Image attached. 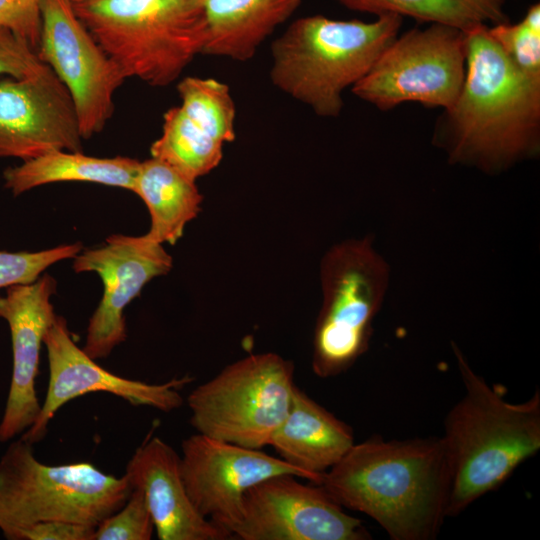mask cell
<instances>
[{"label": "cell", "mask_w": 540, "mask_h": 540, "mask_svg": "<svg viewBox=\"0 0 540 540\" xmlns=\"http://www.w3.org/2000/svg\"><path fill=\"white\" fill-rule=\"evenodd\" d=\"M452 473L442 437L354 443L320 480L341 507L377 522L392 540L434 539L447 516Z\"/></svg>", "instance_id": "obj_1"}, {"label": "cell", "mask_w": 540, "mask_h": 540, "mask_svg": "<svg viewBox=\"0 0 540 540\" xmlns=\"http://www.w3.org/2000/svg\"><path fill=\"white\" fill-rule=\"evenodd\" d=\"M464 32V84L439 117L433 139L451 162L496 172L539 150L540 81L511 63L488 26Z\"/></svg>", "instance_id": "obj_2"}, {"label": "cell", "mask_w": 540, "mask_h": 540, "mask_svg": "<svg viewBox=\"0 0 540 540\" xmlns=\"http://www.w3.org/2000/svg\"><path fill=\"white\" fill-rule=\"evenodd\" d=\"M453 347L464 394L446 415L441 436L452 473L447 516L498 489L540 450V391L508 401L504 386L488 384Z\"/></svg>", "instance_id": "obj_3"}, {"label": "cell", "mask_w": 540, "mask_h": 540, "mask_svg": "<svg viewBox=\"0 0 540 540\" xmlns=\"http://www.w3.org/2000/svg\"><path fill=\"white\" fill-rule=\"evenodd\" d=\"M403 18L372 22L311 15L294 20L271 45L272 84L324 118L338 117L343 92L357 84L399 35Z\"/></svg>", "instance_id": "obj_4"}, {"label": "cell", "mask_w": 540, "mask_h": 540, "mask_svg": "<svg viewBox=\"0 0 540 540\" xmlns=\"http://www.w3.org/2000/svg\"><path fill=\"white\" fill-rule=\"evenodd\" d=\"M78 18L126 78L154 87L176 81L204 54V0H82Z\"/></svg>", "instance_id": "obj_5"}, {"label": "cell", "mask_w": 540, "mask_h": 540, "mask_svg": "<svg viewBox=\"0 0 540 540\" xmlns=\"http://www.w3.org/2000/svg\"><path fill=\"white\" fill-rule=\"evenodd\" d=\"M33 444L12 441L0 458V531L18 540L25 529L46 521L95 528L128 499L125 475L106 474L88 462L48 465Z\"/></svg>", "instance_id": "obj_6"}, {"label": "cell", "mask_w": 540, "mask_h": 540, "mask_svg": "<svg viewBox=\"0 0 540 540\" xmlns=\"http://www.w3.org/2000/svg\"><path fill=\"white\" fill-rule=\"evenodd\" d=\"M388 278V266L369 238L345 240L324 255L320 265L323 301L311 360L317 377L342 374L368 350Z\"/></svg>", "instance_id": "obj_7"}, {"label": "cell", "mask_w": 540, "mask_h": 540, "mask_svg": "<svg viewBox=\"0 0 540 540\" xmlns=\"http://www.w3.org/2000/svg\"><path fill=\"white\" fill-rule=\"evenodd\" d=\"M294 365L277 353L251 354L224 367L187 397L197 433L261 449L285 418Z\"/></svg>", "instance_id": "obj_8"}, {"label": "cell", "mask_w": 540, "mask_h": 540, "mask_svg": "<svg viewBox=\"0 0 540 540\" xmlns=\"http://www.w3.org/2000/svg\"><path fill=\"white\" fill-rule=\"evenodd\" d=\"M465 76V32L431 23L398 35L351 90L382 111L405 102L445 110L459 96Z\"/></svg>", "instance_id": "obj_9"}, {"label": "cell", "mask_w": 540, "mask_h": 540, "mask_svg": "<svg viewBox=\"0 0 540 540\" xmlns=\"http://www.w3.org/2000/svg\"><path fill=\"white\" fill-rule=\"evenodd\" d=\"M37 50L66 86L82 139L100 133L114 111V94L126 76L75 13L72 0H41Z\"/></svg>", "instance_id": "obj_10"}, {"label": "cell", "mask_w": 540, "mask_h": 540, "mask_svg": "<svg viewBox=\"0 0 540 540\" xmlns=\"http://www.w3.org/2000/svg\"><path fill=\"white\" fill-rule=\"evenodd\" d=\"M180 470L198 512L233 537L242 517L245 493L276 475L308 480L306 474L278 456L200 433L184 439Z\"/></svg>", "instance_id": "obj_11"}, {"label": "cell", "mask_w": 540, "mask_h": 540, "mask_svg": "<svg viewBox=\"0 0 540 540\" xmlns=\"http://www.w3.org/2000/svg\"><path fill=\"white\" fill-rule=\"evenodd\" d=\"M294 475L272 476L244 495L233 532L241 540H366L360 519L344 511L318 484Z\"/></svg>", "instance_id": "obj_12"}, {"label": "cell", "mask_w": 540, "mask_h": 540, "mask_svg": "<svg viewBox=\"0 0 540 540\" xmlns=\"http://www.w3.org/2000/svg\"><path fill=\"white\" fill-rule=\"evenodd\" d=\"M47 350L49 381L45 400L34 423L21 438L31 444L41 441L50 421L66 403L88 393L103 392L120 397L133 406L162 412L180 408V389L192 381L185 376L154 384L121 377L104 369L73 340L65 318L56 315L43 340Z\"/></svg>", "instance_id": "obj_13"}, {"label": "cell", "mask_w": 540, "mask_h": 540, "mask_svg": "<svg viewBox=\"0 0 540 540\" xmlns=\"http://www.w3.org/2000/svg\"><path fill=\"white\" fill-rule=\"evenodd\" d=\"M172 265V257L163 245L146 235L114 234L102 247L74 257L75 272H96L104 286L103 296L89 320L83 347L91 358H106L126 340L125 308L148 282L167 274Z\"/></svg>", "instance_id": "obj_14"}, {"label": "cell", "mask_w": 540, "mask_h": 540, "mask_svg": "<svg viewBox=\"0 0 540 540\" xmlns=\"http://www.w3.org/2000/svg\"><path fill=\"white\" fill-rule=\"evenodd\" d=\"M81 141L70 93L49 66L33 76L0 80V158L81 151Z\"/></svg>", "instance_id": "obj_15"}, {"label": "cell", "mask_w": 540, "mask_h": 540, "mask_svg": "<svg viewBox=\"0 0 540 540\" xmlns=\"http://www.w3.org/2000/svg\"><path fill=\"white\" fill-rule=\"evenodd\" d=\"M56 286V280L44 274L32 283L7 287L5 295H0V319L8 324L12 346V374L0 421V442L22 435L40 412L36 379L44 336L56 316L51 302Z\"/></svg>", "instance_id": "obj_16"}, {"label": "cell", "mask_w": 540, "mask_h": 540, "mask_svg": "<svg viewBox=\"0 0 540 540\" xmlns=\"http://www.w3.org/2000/svg\"><path fill=\"white\" fill-rule=\"evenodd\" d=\"M144 494L159 540H225L228 535L192 503L180 470L179 454L154 436L139 446L124 474Z\"/></svg>", "instance_id": "obj_17"}, {"label": "cell", "mask_w": 540, "mask_h": 540, "mask_svg": "<svg viewBox=\"0 0 540 540\" xmlns=\"http://www.w3.org/2000/svg\"><path fill=\"white\" fill-rule=\"evenodd\" d=\"M355 443L352 428L294 386L288 412L270 438L277 456L319 484Z\"/></svg>", "instance_id": "obj_18"}, {"label": "cell", "mask_w": 540, "mask_h": 540, "mask_svg": "<svg viewBox=\"0 0 540 540\" xmlns=\"http://www.w3.org/2000/svg\"><path fill=\"white\" fill-rule=\"evenodd\" d=\"M302 0H204V54L245 62L296 11Z\"/></svg>", "instance_id": "obj_19"}, {"label": "cell", "mask_w": 540, "mask_h": 540, "mask_svg": "<svg viewBox=\"0 0 540 540\" xmlns=\"http://www.w3.org/2000/svg\"><path fill=\"white\" fill-rule=\"evenodd\" d=\"M140 161L123 156L99 158L81 151L51 150L3 172L13 196L56 182H90L134 190Z\"/></svg>", "instance_id": "obj_20"}, {"label": "cell", "mask_w": 540, "mask_h": 540, "mask_svg": "<svg viewBox=\"0 0 540 540\" xmlns=\"http://www.w3.org/2000/svg\"><path fill=\"white\" fill-rule=\"evenodd\" d=\"M133 192L150 214L151 225L145 235L162 245H173L182 237L185 226L200 212L203 200L196 180L153 157L140 162Z\"/></svg>", "instance_id": "obj_21"}, {"label": "cell", "mask_w": 540, "mask_h": 540, "mask_svg": "<svg viewBox=\"0 0 540 540\" xmlns=\"http://www.w3.org/2000/svg\"><path fill=\"white\" fill-rule=\"evenodd\" d=\"M361 13L394 14L420 22L453 26L462 31L509 21L507 0H334Z\"/></svg>", "instance_id": "obj_22"}, {"label": "cell", "mask_w": 540, "mask_h": 540, "mask_svg": "<svg viewBox=\"0 0 540 540\" xmlns=\"http://www.w3.org/2000/svg\"><path fill=\"white\" fill-rule=\"evenodd\" d=\"M224 144L175 106L163 116L162 133L150 146L151 157L197 180L215 169L223 158Z\"/></svg>", "instance_id": "obj_23"}, {"label": "cell", "mask_w": 540, "mask_h": 540, "mask_svg": "<svg viewBox=\"0 0 540 540\" xmlns=\"http://www.w3.org/2000/svg\"><path fill=\"white\" fill-rule=\"evenodd\" d=\"M184 112L213 138L235 140L236 106L230 89L213 78L185 77L177 85Z\"/></svg>", "instance_id": "obj_24"}, {"label": "cell", "mask_w": 540, "mask_h": 540, "mask_svg": "<svg viewBox=\"0 0 540 540\" xmlns=\"http://www.w3.org/2000/svg\"><path fill=\"white\" fill-rule=\"evenodd\" d=\"M488 32L511 63L540 81V4L531 5L521 21L488 26Z\"/></svg>", "instance_id": "obj_25"}, {"label": "cell", "mask_w": 540, "mask_h": 540, "mask_svg": "<svg viewBox=\"0 0 540 540\" xmlns=\"http://www.w3.org/2000/svg\"><path fill=\"white\" fill-rule=\"evenodd\" d=\"M82 250L80 243L60 245L37 252L0 251V289L32 283L51 265L74 258Z\"/></svg>", "instance_id": "obj_26"}, {"label": "cell", "mask_w": 540, "mask_h": 540, "mask_svg": "<svg viewBox=\"0 0 540 540\" xmlns=\"http://www.w3.org/2000/svg\"><path fill=\"white\" fill-rule=\"evenodd\" d=\"M154 531L144 494L133 489L126 502L95 527L93 540H150Z\"/></svg>", "instance_id": "obj_27"}, {"label": "cell", "mask_w": 540, "mask_h": 540, "mask_svg": "<svg viewBox=\"0 0 540 540\" xmlns=\"http://www.w3.org/2000/svg\"><path fill=\"white\" fill-rule=\"evenodd\" d=\"M47 66L24 40L0 26V76L25 78L40 73Z\"/></svg>", "instance_id": "obj_28"}, {"label": "cell", "mask_w": 540, "mask_h": 540, "mask_svg": "<svg viewBox=\"0 0 540 540\" xmlns=\"http://www.w3.org/2000/svg\"><path fill=\"white\" fill-rule=\"evenodd\" d=\"M41 0H0V26L8 28L36 52L41 35Z\"/></svg>", "instance_id": "obj_29"}, {"label": "cell", "mask_w": 540, "mask_h": 540, "mask_svg": "<svg viewBox=\"0 0 540 540\" xmlns=\"http://www.w3.org/2000/svg\"><path fill=\"white\" fill-rule=\"evenodd\" d=\"M94 529L70 522L46 521L22 531L18 540H93Z\"/></svg>", "instance_id": "obj_30"}, {"label": "cell", "mask_w": 540, "mask_h": 540, "mask_svg": "<svg viewBox=\"0 0 540 540\" xmlns=\"http://www.w3.org/2000/svg\"><path fill=\"white\" fill-rule=\"evenodd\" d=\"M73 2H78V1H82V0H72Z\"/></svg>", "instance_id": "obj_31"}]
</instances>
